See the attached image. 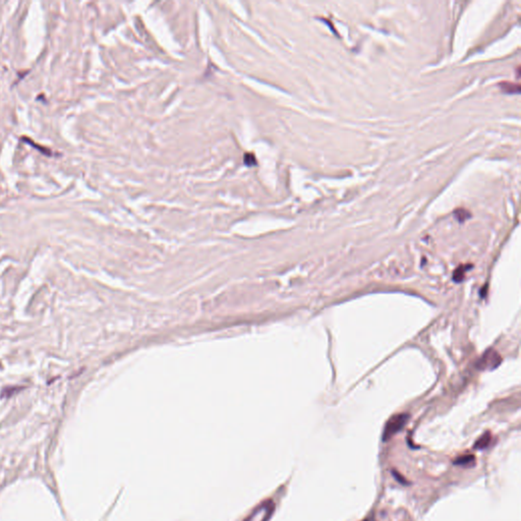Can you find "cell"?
<instances>
[{
  "mask_svg": "<svg viewBox=\"0 0 521 521\" xmlns=\"http://www.w3.org/2000/svg\"><path fill=\"white\" fill-rule=\"evenodd\" d=\"M407 420H408V414H406V413L395 414L390 417L389 420L386 423V426H385V429H384V432L382 435V441L387 442L388 440H390L391 438H393L398 432H400L404 428Z\"/></svg>",
  "mask_w": 521,
  "mask_h": 521,
  "instance_id": "cell-1",
  "label": "cell"
},
{
  "mask_svg": "<svg viewBox=\"0 0 521 521\" xmlns=\"http://www.w3.org/2000/svg\"><path fill=\"white\" fill-rule=\"evenodd\" d=\"M501 363V357L498 352L494 350H489L485 353V355L479 359L477 364V368L480 370H493L497 368Z\"/></svg>",
  "mask_w": 521,
  "mask_h": 521,
  "instance_id": "cell-2",
  "label": "cell"
},
{
  "mask_svg": "<svg viewBox=\"0 0 521 521\" xmlns=\"http://www.w3.org/2000/svg\"><path fill=\"white\" fill-rule=\"evenodd\" d=\"M274 510V504L271 501L265 502L251 514L246 521H267Z\"/></svg>",
  "mask_w": 521,
  "mask_h": 521,
  "instance_id": "cell-3",
  "label": "cell"
},
{
  "mask_svg": "<svg viewBox=\"0 0 521 521\" xmlns=\"http://www.w3.org/2000/svg\"><path fill=\"white\" fill-rule=\"evenodd\" d=\"M503 92L508 94H518L520 92V86L518 84H513L510 82H503L500 84Z\"/></svg>",
  "mask_w": 521,
  "mask_h": 521,
  "instance_id": "cell-4",
  "label": "cell"
},
{
  "mask_svg": "<svg viewBox=\"0 0 521 521\" xmlns=\"http://www.w3.org/2000/svg\"><path fill=\"white\" fill-rule=\"evenodd\" d=\"M491 442V434L490 433H486L485 435H483L474 444V449H485L489 446Z\"/></svg>",
  "mask_w": 521,
  "mask_h": 521,
  "instance_id": "cell-5",
  "label": "cell"
},
{
  "mask_svg": "<svg viewBox=\"0 0 521 521\" xmlns=\"http://www.w3.org/2000/svg\"><path fill=\"white\" fill-rule=\"evenodd\" d=\"M473 462H474V457H473V455H465L459 457L457 460L454 461V464L455 465L466 466V465H470Z\"/></svg>",
  "mask_w": 521,
  "mask_h": 521,
  "instance_id": "cell-6",
  "label": "cell"
},
{
  "mask_svg": "<svg viewBox=\"0 0 521 521\" xmlns=\"http://www.w3.org/2000/svg\"><path fill=\"white\" fill-rule=\"evenodd\" d=\"M470 268V267H465V266H460L457 270H455L454 272V275H453V279L455 282H460L463 278H464V274L466 272V270Z\"/></svg>",
  "mask_w": 521,
  "mask_h": 521,
  "instance_id": "cell-7",
  "label": "cell"
},
{
  "mask_svg": "<svg viewBox=\"0 0 521 521\" xmlns=\"http://www.w3.org/2000/svg\"><path fill=\"white\" fill-rule=\"evenodd\" d=\"M455 216L460 222H463L470 217V214L468 213V211H466L464 209H458L455 211Z\"/></svg>",
  "mask_w": 521,
  "mask_h": 521,
  "instance_id": "cell-8",
  "label": "cell"
},
{
  "mask_svg": "<svg viewBox=\"0 0 521 521\" xmlns=\"http://www.w3.org/2000/svg\"><path fill=\"white\" fill-rule=\"evenodd\" d=\"M364 521H369V520H364Z\"/></svg>",
  "mask_w": 521,
  "mask_h": 521,
  "instance_id": "cell-9",
  "label": "cell"
}]
</instances>
